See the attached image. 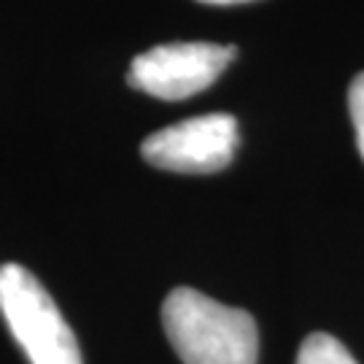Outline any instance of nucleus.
<instances>
[{
	"label": "nucleus",
	"instance_id": "obj_1",
	"mask_svg": "<svg viewBox=\"0 0 364 364\" xmlns=\"http://www.w3.org/2000/svg\"><path fill=\"white\" fill-rule=\"evenodd\" d=\"M162 326L183 364H257L259 356L254 316L197 289L170 291L162 302Z\"/></svg>",
	"mask_w": 364,
	"mask_h": 364
},
{
	"label": "nucleus",
	"instance_id": "obj_2",
	"mask_svg": "<svg viewBox=\"0 0 364 364\" xmlns=\"http://www.w3.org/2000/svg\"><path fill=\"white\" fill-rule=\"evenodd\" d=\"M0 313L30 364H81L78 340L57 302L16 262L0 264Z\"/></svg>",
	"mask_w": 364,
	"mask_h": 364
},
{
	"label": "nucleus",
	"instance_id": "obj_3",
	"mask_svg": "<svg viewBox=\"0 0 364 364\" xmlns=\"http://www.w3.org/2000/svg\"><path fill=\"white\" fill-rule=\"evenodd\" d=\"M237 54L235 46L208 41L162 43L132 60L127 81L156 100H186L208 90Z\"/></svg>",
	"mask_w": 364,
	"mask_h": 364
},
{
	"label": "nucleus",
	"instance_id": "obj_4",
	"mask_svg": "<svg viewBox=\"0 0 364 364\" xmlns=\"http://www.w3.org/2000/svg\"><path fill=\"white\" fill-rule=\"evenodd\" d=\"M237 138L232 114H205L149 135L141 154L149 165L170 173H216L232 162Z\"/></svg>",
	"mask_w": 364,
	"mask_h": 364
},
{
	"label": "nucleus",
	"instance_id": "obj_5",
	"mask_svg": "<svg viewBox=\"0 0 364 364\" xmlns=\"http://www.w3.org/2000/svg\"><path fill=\"white\" fill-rule=\"evenodd\" d=\"M297 364H359L351 356V351L338 338L326 332H313L299 346Z\"/></svg>",
	"mask_w": 364,
	"mask_h": 364
},
{
	"label": "nucleus",
	"instance_id": "obj_6",
	"mask_svg": "<svg viewBox=\"0 0 364 364\" xmlns=\"http://www.w3.org/2000/svg\"><path fill=\"white\" fill-rule=\"evenodd\" d=\"M348 111H351L356 146H359V154H362V159H364V73H359V76L351 81V90H348Z\"/></svg>",
	"mask_w": 364,
	"mask_h": 364
},
{
	"label": "nucleus",
	"instance_id": "obj_7",
	"mask_svg": "<svg viewBox=\"0 0 364 364\" xmlns=\"http://www.w3.org/2000/svg\"><path fill=\"white\" fill-rule=\"evenodd\" d=\"M200 3H208V6H235V3H248V0H200Z\"/></svg>",
	"mask_w": 364,
	"mask_h": 364
}]
</instances>
